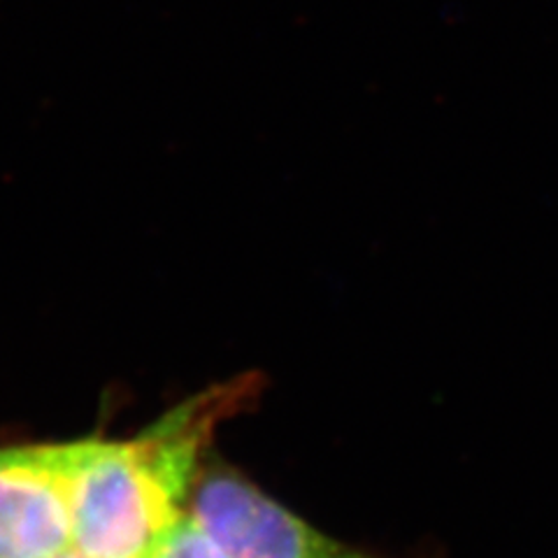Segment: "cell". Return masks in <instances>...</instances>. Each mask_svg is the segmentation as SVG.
<instances>
[{
	"label": "cell",
	"mask_w": 558,
	"mask_h": 558,
	"mask_svg": "<svg viewBox=\"0 0 558 558\" xmlns=\"http://www.w3.org/2000/svg\"><path fill=\"white\" fill-rule=\"evenodd\" d=\"M242 377L166 412L133 440L68 442L73 547L86 558H149L186 510L215 426L256 387Z\"/></svg>",
	"instance_id": "cell-1"
},
{
	"label": "cell",
	"mask_w": 558,
	"mask_h": 558,
	"mask_svg": "<svg viewBox=\"0 0 558 558\" xmlns=\"http://www.w3.org/2000/svg\"><path fill=\"white\" fill-rule=\"evenodd\" d=\"M189 514L231 558H375L312 529L231 470L196 484Z\"/></svg>",
	"instance_id": "cell-2"
},
{
	"label": "cell",
	"mask_w": 558,
	"mask_h": 558,
	"mask_svg": "<svg viewBox=\"0 0 558 558\" xmlns=\"http://www.w3.org/2000/svg\"><path fill=\"white\" fill-rule=\"evenodd\" d=\"M70 547L68 442L0 447V558H49Z\"/></svg>",
	"instance_id": "cell-3"
},
{
	"label": "cell",
	"mask_w": 558,
	"mask_h": 558,
	"mask_svg": "<svg viewBox=\"0 0 558 558\" xmlns=\"http://www.w3.org/2000/svg\"><path fill=\"white\" fill-rule=\"evenodd\" d=\"M149 558H231V556L205 533L201 523L186 510L159 539V545L154 547Z\"/></svg>",
	"instance_id": "cell-4"
},
{
	"label": "cell",
	"mask_w": 558,
	"mask_h": 558,
	"mask_svg": "<svg viewBox=\"0 0 558 558\" xmlns=\"http://www.w3.org/2000/svg\"><path fill=\"white\" fill-rule=\"evenodd\" d=\"M49 558H86V556L80 554L75 547H70V549H65L61 554H54V556H49Z\"/></svg>",
	"instance_id": "cell-5"
}]
</instances>
